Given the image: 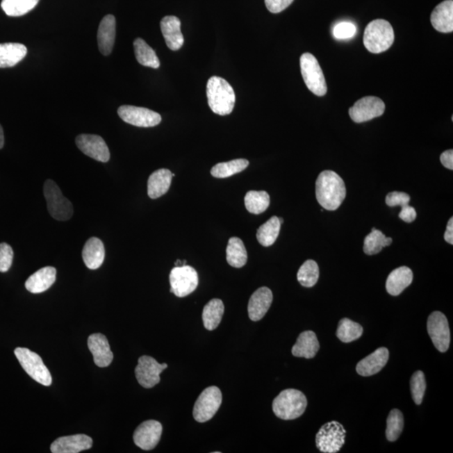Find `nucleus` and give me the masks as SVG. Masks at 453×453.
I'll return each mask as SVG.
<instances>
[{"mask_svg":"<svg viewBox=\"0 0 453 453\" xmlns=\"http://www.w3.org/2000/svg\"><path fill=\"white\" fill-rule=\"evenodd\" d=\"M346 187L341 176L333 171H324L315 181V197L326 210L335 211L346 197Z\"/></svg>","mask_w":453,"mask_h":453,"instance_id":"obj_1","label":"nucleus"},{"mask_svg":"<svg viewBox=\"0 0 453 453\" xmlns=\"http://www.w3.org/2000/svg\"><path fill=\"white\" fill-rule=\"evenodd\" d=\"M208 105L216 115L225 116L232 113L236 104V92L224 79L213 76L207 84Z\"/></svg>","mask_w":453,"mask_h":453,"instance_id":"obj_2","label":"nucleus"},{"mask_svg":"<svg viewBox=\"0 0 453 453\" xmlns=\"http://www.w3.org/2000/svg\"><path fill=\"white\" fill-rule=\"evenodd\" d=\"M394 40L393 27L387 20L381 19L373 20L365 28L363 44L366 49L372 53H381L390 49Z\"/></svg>","mask_w":453,"mask_h":453,"instance_id":"obj_3","label":"nucleus"},{"mask_svg":"<svg viewBox=\"0 0 453 453\" xmlns=\"http://www.w3.org/2000/svg\"><path fill=\"white\" fill-rule=\"evenodd\" d=\"M307 406V400L300 390L288 389L274 400L272 408L278 418L290 420L300 418Z\"/></svg>","mask_w":453,"mask_h":453,"instance_id":"obj_4","label":"nucleus"},{"mask_svg":"<svg viewBox=\"0 0 453 453\" xmlns=\"http://www.w3.org/2000/svg\"><path fill=\"white\" fill-rule=\"evenodd\" d=\"M44 196L51 216L58 221H67L74 215L72 202L63 196L55 181L47 180L44 184Z\"/></svg>","mask_w":453,"mask_h":453,"instance_id":"obj_5","label":"nucleus"},{"mask_svg":"<svg viewBox=\"0 0 453 453\" xmlns=\"http://www.w3.org/2000/svg\"><path fill=\"white\" fill-rule=\"evenodd\" d=\"M16 358L24 370L36 382L44 386H50L52 378L49 370L38 354L26 347H17L15 350Z\"/></svg>","mask_w":453,"mask_h":453,"instance_id":"obj_6","label":"nucleus"},{"mask_svg":"<svg viewBox=\"0 0 453 453\" xmlns=\"http://www.w3.org/2000/svg\"><path fill=\"white\" fill-rule=\"evenodd\" d=\"M300 65L307 88L315 95L324 96L327 92V83L317 58L313 54L304 53L301 56Z\"/></svg>","mask_w":453,"mask_h":453,"instance_id":"obj_7","label":"nucleus"},{"mask_svg":"<svg viewBox=\"0 0 453 453\" xmlns=\"http://www.w3.org/2000/svg\"><path fill=\"white\" fill-rule=\"evenodd\" d=\"M346 430L338 422H327L315 436L318 450L324 453H337L345 443Z\"/></svg>","mask_w":453,"mask_h":453,"instance_id":"obj_8","label":"nucleus"},{"mask_svg":"<svg viewBox=\"0 0 453 453\" xmlns=\"http://www.w3.org/2000/svg\"><path fill=\"white\" fill-rule=\"evenodd\" d=\"M222 392L216 386L207 388L197 398L193 408V418L197 422L204 423L211 420L222 404Z\"/></svg>","mask_w":453,"mask_h":453,"instance_id":"obj_9","label":"nucleus"},{"mask_svg":"<svg viewBox=\"0 0 453 453\" xmlns=\"http://www.w3.org/2000/svg\"><path fill=\"white\" fill-rule=\"evenodd\" d=\"M199 282L198 274L192 266H176L170 274L171 293L177 297H185L192 294L197 289Z\"/></svg>","mask_w":453,"mask_h":453,"instance_id":"obj_10","label":"nucleus"},{"mask_svg":"<svg viewBox=\"0 0 453 453\" xmlns=\"http://www.w3.org/2000/svg\"><path fill=\"white\" fill-rule=\"evenodd\" d=\"M427 331L436 349L440 353L448 350L451 333L446 315L440 311H434L429 315Z\"/></svg>","mask_w":453,"mask_h":453,"instance_id":"obj_11","label":"nucleus"},{"mask_svg":"<svg viewBox=\"0 0 453 453\" xmlns=\"http://www.w3.org/2000/svg\"><path fill=\"white\" fill-rule=\"evenodd\" d=\"M118 115L125 123L137 127H155L161 122V116L159 113L147 108L131 106V105H123L120 107Z\"/></svg>","mask_w":453,"mask_h":453,"instance_id":"obj_12","label":"nucleus"},{"mask_svg":"<svg viewBox=\"0 0 453 453\" xmlns=\"http://www.w3.org/2000/svg\"><path fill=\"white\" fill-rule=\"evenodd\" d=\"M386 104L377 97L368 96L359 99L349 110L355 123L367 122L384 115Z\"/></svg>","mask_w":453,"mask_h":453,"instance_id":"obj_13","label":"nucleus"},{"mask_svg":"<svg viewBox=\"0 0 453 453\" xmlns=\"http://www.w3.org/2000/svg\"><path fill=\"white\" fill-rule=\"evenodd\" d=\"M167 363H160L149 356H142L139 359L138 365L135 368V376L141 386L151 389L160 381L161 372L167 368Z\"/></svg>","mask_w":453,"mask_h":453,"instance_id":"obj_14","label":"nucleus"},{"mask_svg":"<svg viewBox=\"0 0 453 453\" xmlns=\"http://www.w3.org/2000/svg\"><path fill=\"white\" fill-rule=\"evenodd\" d=\"M76 147L84 155L100 163H108L110 152L102 137L95 135H80L76 139Z\"/></svg>","mask_w":453,"mask_h":453,"instance_id":"obj_15","label":"nucleus"},{"mask_svg":"<svg viewBox=\"0 0 453 453\" xmlns=\"http://www.w3.org/2000/svg\"><path fill=\"white\" fill-rule=\"evenodd\" d=\"M163 434V426L157 420H149L140 424L133 434V442L145 451L152 450L157 446Z\"/></svg>","mask_w":453,"mask_h":453,"instance_id":"obj_16","label":"nucleus"},{"mask_svg":"<svg viewBox=\"0 0 453 453\" xmlns=\"http://www.w3.org/2000/svg\"><path fill=\"white\" fill-rule=\"evenodd\" d=\"M92 447L90 436L83 434L62 436L51 444L52 453H79Z\"/></svg>","mask_w":453,"mask_h":453,"instance_id":"obj_17","label":"nucleus"},{"mask_svg":"<svg viewBox=\"0 0 453 453\" xmlns=\"http://www.w3.org/2000/svg\"><path fill=\"white\" fill-rule=\"evenodd\" d=\"M273 302L272 291L268 287H261L249 299L248 313L250 320L258 322L265 317Z\"/></svg>","mask_w":453,"mask_h":453,"instance_id":"obj_18","label":"nucleus"},{"mask_svg":"<svg viewBox=\"0 0 453 453\" xmlns=\"http://www.w3.org/2000/svg\"><path fill=\"white\" fill-rule=\"evenodd\" d=\"M88 349L94 355L95 365L100 368H106L111 365L113 359L110 346L106 337L101 333L89 336Z\"/></svg>","mask_w":453,"mask_h":453,"instance_id":"obj_19","label":"nucleus"},{"mask_svg":"<svg viewBox=\"0 0 453 453\" xmlns=\"http://www.w3.org/2000/svg\"><path fill=\"white\" fill-rule=\"evenodd\" d=\"M389 356V350L386 347H379L374 353L361 360L356 367V370L359 375L363 376V377H369V376L378 374L386 365Z\"/></svg>","mask_w":453,"mask_h":453,"instance_id":"obj_20","label":"nucleus"},{"mask_svg":"<svg viewBox=\"0 0 453 453\" xmlns=\"http://www.w3.org/2000/svg\"><path fill=\"white\" fill-rule=\"evenodd\" d=\"M160 29L169 49L178 51L183 47L184 36L181 31V20L176 16H165L161 19Z\"/></svg>","mask_w":453,"mask_h":453,"instance_id":"obj_21","label":"nucleus"},{"mask_svg":"<svg viewBox=\"0 0 453 453\" xmlns=\"http://www.w3.org/2000/svg\"><path fill=\"white\" fill-rule=\"evenodd\" d=\"M116 36V19L115 16L108 15L101 20L98 31V44L101 53L111 54Z\"/></svg>","mask_w":453,"mask_h":453,"instance_id":"obj_22","label":"nucleus"},{"mask_svg":"<svg viewBox=\"0 0 453 453\" xmlns=\"http://www.w3.org/2000/svg\"><path fill=\"white\" fill-rule=\"evenodd\" d=\"M56 278V270L54 267H44L28 278L26 282V288L31 293H42L54 284Z\"/></svg>","mask_w":453,"mask_h":453,"instance_id":"obj_23","label":"nucleus"},{"mask_svg":"<svg viewBox=\"0 0 453 453\" xmlns=\"http://www.w3.org/2000/svg\"><path fill=\"white\" fill-rule=\"evenodd\" d=\"M431 22L435 29L443 33L453 31V1L446 0L436 6L431 15Z\"/></svg>","mask_w":453,"mask_h":453,"instance_id":"obj_24","label":"nucleus"},{"mask_svg":"<svg viewBox=\"0 0 453 453\" xmlns=\"http://www.w3.org/2000/svg\"><path fill=\"white\" fill-rule=\"evenodd\" d=\"M175 176L168 169L157 170L148 180V196L151 199L165 195L171 187L172 177Z\"/></svg>","mask_w":453,"mask_h":453,"instance_id":"obj_25","label":"nucleus"},{"mask_svg":"<svg viewBox=\"0 0 453 453\" xmlns=\"http://www.w3.org/2000/svg\"><path fill=\"white\" fill-rule=\"evenodd\" d=\"M412 281H413L412 270L406 266L399 267L392 271L387 278V293L391 296H399L411 284Z\"/></svg>","mask_w":453,"mask_h":453,"instance_id":"obj_26","label":"nucleus"},{"mask_svg":"<svg viewBox=\"0 0 453 453\" xmlns=\"http://www.w3.org/2000/svg\"><path fill=\"white\" fill-rule=\"evenodd\" d=\"M320 349L317 335L313 331H303L293 347L295 357L313 359Z\"/></svg>","mask_w":453,"mask_h":453,"instance_id":"obj_27","label":"nucleus"},{"mask_svg":"<svg viewBox=\"0 0 453 453\" xmlns=\"http://www.w3.org/2000/svg\"><path fill=\"white\" fill-rule=\"evenodd\" d=\"M83 258L88 269H99L103 265L105 258L103 242L98 238H89L83 247Z\"/></svg>","mask_w":453,"mask_h":453,"instance_id":"obj_28","label":"nucleus"},{"mask_svg":"<svg viewBox=\"0 0 453 453\" xmlns=\"http://www.w3.org/2000/svg\"><path fill=\"white\" fill-rule=\"evenodd\" d=\"M27 48L20 43L0 44V68L15 67L26 58Z\"/></svg>","mask_w":453,"mask_h":453,"instance_id":"obj_29","label":"nucleus"},{"mask_svg":"<svg viewBox=\"0 0 453 453\" xmlns=\"http://www.w3.org/2000/svg\"><path fill=\"white\" fill-rule=\"evenodd\" d=\"M224 313V305L220 299H213L204 306L202 321L206 329L213 331L220 326Z\"/></svg>","mask_w":453,"mask_h":453,"instance_id":"obj_30","label":"nucleus"},{"mask_svg":"<svg viewBox=\"0 0 453 453\" xmlns=\"http://www.w3.org/2000/svg\"><path fill=\"white\" fill-rule=\"evenodd\" d=\"M226 258L229 265L234 268H242L248 261V254L244 242L240 238L233 237L229 240L226 249Z\"/></svg>","mask_w":453,"mask_h":453,"instance_id":"obj_31","label":"nucleus"},{"mask_svg":"<svg viewBox=\"0 0 453 453\" xmlns=\"http://www.w3.org/2000/svg\"><path fill=\"white\" fill-rule=\"evenodd\" d=\"M133 48L137 62L142 66L154 68L157 69L160 67V60L149 44L143 39L137 38L133 42Z\"/></svg>","mask_w":453,"mask_h":453,"instance_id":"obj_32","label":"nucleus"},{"mask_svg":"<svg viewBox=\"0 0 453 453\" xmlns=\"http://www.w3.org/2000/svg\"><path fill=\"white\" fill-rule=\"evenodd\" d=\"M281 222L279 217L274 216L258 228L256 237L258 242L264 247L274 244L281 231Z\"/></svg>","mask_w":453,"mask_h":453,"instance_id":"obj_33","label":"nucleus"},{"mask_svg":"<svg viewBox=\"0 0 453 453\" xmlns=\"http://www.w3.org/2000/svg\"><path fill=\"white\" fill-rule=\"evenodd\" d=\"M245 204L246 209L250 213L261 214L269 208L270 198L265 191H249L246 193Z\"/></svg>","mask_w":453,"mask_h":453,"instance_id":"obj_34","label":"nucleus"},{"mask_svg":"<svg viewBox=\"0 0 453 453\" xmlns=\"http://www.w3.org/2000/svg\"><path fill=\"white\" fill-rule=\"evenodd\" d=\"M40 0H2L1 7L11 17L25 15L38 5Z\"/></svg>","mask_w":453,"mask_h":453,"instance_id":"obj_35","label":"nucleus"},{"mask_svg":"<svg viewBox=\"0 0 453 453\" xmlns=\"http://www.w3.org/2000/svg\"><path fill=\"white\" fill-rule=\"evenodd\" d=\"M391 244V238H387L381 231L373 228L363 242V252L368 256H374V254L381 252L384 247L389 246Z\"/></svg>","mask_w":453,"mask_h":453,"instance_id":"obj_36","label":"nucleus"},{"mask_svg":"<svg viewBox=\"0 0 453 453\" xmlns=\"http://www.w3.org/2000/svg\"><path fill=\"white\" fill-rule=\"evenodd\" d=\"M249 161L245 159H237L229 163H218L212 168V176L216 178H226L240 173L249 167Z\"/></svg>","mask_w":453,"mask_h":453,"instance_id":"obj_37","label":"nucleus"},{"mask_svg":"<svg viewBox=\"0 0 453 453\" xmlns=\"http://www.w3.org/2000/svg\"><path fill=\"white\" fill-rule=\"evenodd\" d=\"M363 333V327L349 318H343L338 323L337 337L343 343L354 342L361 337Z\"/></svg>","mask_w":453,"mask_h":453,"instance_id":"obj_38","label":"nucleus"},{"mask_svg":"<svg viewBox=\"0 0 453 453\" xmlns=\"http://www.w3.org/2000/svg\"><path fill=\"white\" fill-rule=\"evenodd\" d=\"M319 267L314 261H306L297 273V280L304 287H313L318 281Z\"/></svg>","mask_w":453,"mask_h":453,"instance_id":"obj_39","label":"nucleus"},{"mask_svg":"<svg viewBox=\"0 0 453 453\" xmlns=\"http://www.w3.org/2000/svg\"><path fill=\"white\" fill-rule=\"evenodd\" d=\"M404 416L398 409L392 410L387 418L386 438L390 442H395L402 434Z\"/></svg>","mask_w":453,"mask_h":453,"instance_id":"obj_40","label":"nucleus"},{"mask_svg":"<svg viewBox=\"0 0 453 453\" xmlns=\"http://www.w3.org/2000/svg\"><path fill=\"white\" fill-rule=\"evenodd\" d=\"M427 389L426 377L422 371H416L411 379V390L412 398L416 404L422 403L425 392Z\"/></svg>","mask_w":453,"mask_h":453,"instance_id":"obj_41","label":"nucleus"},{"mask_svg":"<svg viewBox=\"0 0 453 453\" xmlns=\"http://www.w3.org/2000/svg\"><path fill=\"white\" fill-rule=\"evenodd\" d=\"M356 33H357V27L351 22L338 23L333 29L334 38L338 40L353 38Z\"/></svg>","mask_w":453,"mask_h":453,"instance_id":"obj_42","label":"nucleus"},{"mask_svg":"<svg viewBox=\"0 0 453 453\" xmlns=\"http://www.w3.org/2000/svg\"><path fill=\"white\" fill-rule=\"evenodd\" d=\"M13 258L14 252L11 246L6 242L0 244V272L5 273L10 269Z\"/></svg>","mask_w":453,"mask_h":453,"instance_id":"obj_43","label":"nucleus"},{"mask_svg":"<svg viewBox=\"0 0 453 453\" xmlns=\"http://www.w3.org/2000/svg\"><path fill=\"white\" fill-rule=\"evenodd\" d=\"M411 197L406 192H392L388 194L386 197V204L389 207H396L400 206L402 209L406 208L409 206Z\"/></svg>","mask_w":453,"mask_h":453,"instance_id":"obj_44","label":"nucleus"},{"mask_svg":"<svg viewBox=\"0 0 453 453\" xmlns=\"http://www.w3.org/2000/svg\"><path fill=\"white\" fill-rule=\"evenodd\" d=\"M294 0H265L267 9L271 13L278 14L289 7Z\"/></svg>","mask_w":453,"mask_h":453,"instance_id":"obj_45","label":"nucleus"},{"mask_svg":"<svg viewBox=\"0 0 453 453\" xmlns=\"http://www.w3.org/2000/svg\"><path fill=\"white\" fill-rule=\"evenodd\" d=\"M418 214H416L415 209L411 206H408L406 208L402 209V212L399 214L400 220L406 222H412L415 220Z\"/></svg>","mask_w":453,"mask_h":453,"instance_id":"obj_46","label":"nucleus"},{"mask_svg":"<svg viewBox=\"0 0 453 453\" xmlns=\"http://www.w3.org/2000/svg\"><path fill=\"white\" fill-rule=\"evenodd\" d=\"M440 163L443 165V167L451 170H453V151L452 149H448L440 155Z\"/></svg>","mask_w":453,"mask_h":453,"instance_id":"obj_47","label":"nucleus"},{"mask_svg":"<svg viewBox=\"0 0 453 453\" xmlns=\"http://www.w3.org/2000/svg\"><path fill=\"white\" fill-rule=\"evenodd\" d=\"M445 240L448 244L453 245V218L451 217L448 221L446 232L444 236Z\"/></svg>","mask_w":453,"mask_h":453,"instance_id":"obj_48","label":"nucleus"},{"mask_svg":"<svg viewBox=\"0 0 453 453\" xmlns=\"http://www.w3.org/2000/svg\"><path fill=\"white\" fill-rule=\"evenodd\" d=\"M3 145H5V136H3V131L1 124H0V149L3 147Z\"/></svg>","mask_w":453,"mask_h":453,"instance_id":"obj_49","label":"nucleus"},{"mask_svg":"<svg viewBox=\"0 0 453 453\" xmlns=\"http://www.w3.org/2000/svg\"><path fill=\"white\" fill-rule=\"evenodd\" d=\"M279 220H280L281 224H283V222H284L283 221V218H279Z\"/></svg>","mask_w":453,"mask_h":453,"instance_id":"obj_50","label":"nucleus"}]
</instances>
